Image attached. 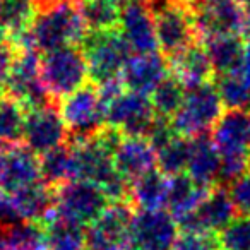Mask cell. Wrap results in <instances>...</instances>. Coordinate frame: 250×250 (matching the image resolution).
Instances as JSON below:
<instances>
[{
	"mask_svg": "<svg viewBox=\"0 0 250 250\" xmlns=\"http://www.w3.org/2000/svg\"><path fill=\"white\" fill-rule=\"evenodd\" d=\"M42 79L57 104L86 86L89 79L87 60L81 45L63 46L42 55Z\"/></svg>",
	"mask_w": 250,
	"mask_h": 250,
	"instance_id": "277c9868",
	"label": "cell"
},
{
	"mask_svg": "<svg viewBox=\"0 0 250 250\" xmlns=\"http://www.w3.org/2000/svg\"><path fill=\"white\" fill-rule=\"evenodd\" d=\"M28 110L16 98L0 96V143L18 146L24 141V125Z\"/></svg>",
	"mask_w": 250,
	"mask_h": 250,
	"instance_id": "83f0119b",
	"label": "cell"
},
{
	"mask_svg": "<svg viewBox=\"0 0 250 250\" xmlns=\"http://www.w3.org/2000/svg\"><path fill=\"white\" fill-rule=\"evenodd\" d=\"M171 250H221V245L214 233L180 231Z\"/></svg>",
	"mask_w": 250,
	"mask_h": 250,
	"instance_id": "e575fe53",
	"label": "cell"
},
{
	"mask_svg": "<svg viewBox=\"0 0 250 250\" xmlns=\"http://www.w3.org/2000/svg\"><path fill=\"white\" fill-rule=\"evenodd\" d=\"M42 180L52 187H60L70 180H77V165L74 146L69 143L40 156Z\"/></svg>",
	"mask_w": 250,
	"mask_h": 250,
	"instance_id": "d4e9b609",
	"label": "cell"
},
{
	"mask_svg": "<svg viewBox=\"0 0 250 250\" xmlns=\"http://www.w3.org/2000/svg\"><path fill=\"white\" fill-rule=\"evenodd\" d=\"M40 0H0V16L9 33V42L16 43L35 21Z\"/></svg>",
	"mask_w": 250,
	"mask_h": 250,
	"instance_id": "4316f807",
	"label": "cell"
},
{
	"mask_svg": "<svg viewBox=\"0 0 250 250\" xmlns=\"http://www.w3.org/2000/svg\"><path fill=\"white\" fill-rule=\"evenodd\" d=\"M40 180L42 168L38 154L24 144L9 146L4 168L0 173V192L4 195H12Z\"/></svg>",
	"mask_w": 250,
	"mask_h": 250,
	"instance_id": "2e32d148",
	"label": "cell"
},
{
	"mask_svg": "<svg viewBox=\"0 0 250 250\" xmlns=\"http://www.w3.org/2000/svg\"><path fill=\"white\" fill-rule=\"evenodd\" d=\"M221 173V154L209 134L190 139V158L187 175L204 187L219 185Z\"/></svg>",
	"mask_w": 250,
	"mask_h": 250,
	"instance_id": "44dd1931",
	"label": "cell"
},
{
	"mask_svg": "<svg viewBox=\"0 0 250 250\" xmlns=\"http://www.w3.org/2000/svg\"><path fill=\"white\" fill-rule=\"evenodd\" d=\"M62 118L70 134V141L94 137L106 127L104 103L98 86L93 83L74 91L59 104Z\"/></svg>",
	"mask_w": 250,
	"mask_h": 250,
	"instance_id": "8992f818",
	"label": "cell"
},
{
	"mask_svg": "<svg viewBox=\"0 0 250 250\" xmlns=\"http://www.w3.org/2000/svg\"><path fill=\"white\" fill-rule=\"evenodd\" d=\"M238 2L247 9V11H249V14H250V0H238Z\"/></svg>",
	"mask_w": 250,
	"mask_h": 250,
	"instance_id": "ee69618b",
	"label": "cell"
},
{
	"mask_svg": "<svg viewBox=\"0 0 250 250\" xmlns=\"http://www.w3.org/2000/svg\"><path fill=\"white\" fill-rule=\"evenodd\" d=\"M212 187H204L197 184L187 173H180L170 177V197H168V209L177 221L197 211V208L208 197Z\"/></svg>",
	"mask_w": 250,
	"mask_h": 250,
	"instance_id": "cb8c5ba5",
	"label": "cell"
},
{
	"mask_svg": "<svg viewBox=\"0 0 250 250\" xmlns=\"http://www.w3.org/2000/svg\"><path fill=\"white\" fill-rule=\"evenodd\" d=\"M211 65L216 76L238 72L245 55V42L243 36L236 35H223L212 36L202 42Z\"/></svg>",
	"mask_w": 250,
	"mask_h": 250,
	"instance_id": "603a6c76",
	"label": "cell"
},
{
	"mask_svg": "<svg viewBox=\"0 0 250 250\" xmlns=\"http://www.w3.org/2000/svg\"><path fill=\"white\" fill-rule=\"evenodd\" d=\"M235 208L240 216H250V168L228 185Z\"/></svg>",
	"mask_w": 250,
	"mask_h": 250,
	"instance_id": "d590c367",
	"label": "cell"
},
{
	"mask_svg": "<svg viewBox=\"0 0 250 250\" xmlns=\"http://www.w3.org/2000/svg\"><path fill=\"white\" fill-rule=\"evenodd\" d=\"M238 211L235 208L226 185H216L209 190L208 197L202 201L197 211L182 218L178 223L180 231L214 233L218 235L223 228L236 218Z\"/></svg>",
	"mask_w": 250,
	"mask_h": 250,
	"instance_id": "5bb4252c",
	"label": "cell"
},
{
	"mask_svg": "<svg viewBox=\"0 0 250 250\" xmlns=\"http://www.w3.org/2000/svg\"><path fill=\"white\" fill-rule=\"evenodd\" d=\"M86 35L87 28L81 16L79 4L65 0L40 7L29 29L14 45L46 53L63 46L81 45Z\"/></svg>",
	"mask_w": 250,
	"mask_h": 250,
	"instance_id": "6da1fadb",
	"label": "cell"
},
{
	"mask_svg": "<svg viewBox=\"0 0 250 250\" xmlns=\"http://www.w3.org/2000/svg\"><path fill=\"white\" fill-rule=\"evenodd\" d=\"M168 63H170V72L187 89L212 83V76H216L204 45H199V43L185 48L182 53L168 60Z\"/></svg>",
	"mask_w": 250,
	"mask_h": 250,
	"instance_id": "ffe728a7",
	"label": "cell"
},
{
	"mask_svg": "<svg viewBox=\"0 0 250 250\" xmlns=\"http://www.w3.org/2000/svg\"><path fill=\"white\" fill-rule=\"evenodd\" d=\"M185 94H187V87L170 72L149 96L156 117L171 120L184 104Z\"/></svg>",
	"mask_w": 250,
	"mask_h": 250,
	"instance_id": "f546056e",
	"label": "cell"
},
{
	"mask_svg": "<svg viewBox=\"0 0 250 250\" xmlns=\"http://www.w3.org/2000/svg\"><path fill=\"white\" fill-rule=\"evenodd\" d=\"M7 149L9 146L0 143V173H2V168H4V163H5V156H7Z\"/></svg>",
	"mask_w": 250,
	"mask_h": 250,
	"instance_id": "74e56055",
	"label": "cell"
},
{
	"mask_svg": "<svg viewBox=\"0 0 250 250\" xmlns=\"http://www.w3.org/2000/svg\"><path fill=\"white\" fill-rule=\"evenodd\" d=\"M0 250H5V229L0 225Z\"/></svg>",
	"mask_w": 250,
	"mask_h": 250,
	"instance_id": "ab89813d",
	"label": "cell"
},
{
	"mask_svg": "<svg viewBox=\"0 0 250 250\" xmlns=\"http://www.w3.org/2000/svg\"><path fill=\"white\" fill-rule=\"evenodd\" d=\"M168 74H170V63L163 53L154 52L132 55L122 72V84L125 89L151 96Z\"/></svg>",
	"mask_w": 250,
	"mask_h": 250,
	"instance_id": "e0dca14e",
	"label": "cell"
},
{
	"mask_svg": "<svg viewBox=\"0 0 250 250\" xmlns=\"http://www.w3.org/2000/svg\"><path fill=\"white\" fill-rule=\"evenodd\" d=\"M9 40V33H7V28H5L4 21H2V16H0V43H4Z\"/></svg>",
	"mask_w": 250,
	"mask_h": 250,
	"instance_id": "f35d334b",
	"label": "cell"
},
{
	"mask_svg": "<svg viewBox=\"0 0 250 250\" xmlns=\"http://www.w3.org/2000/svg\"><path fill=\"white\" fill-rule=\"evenodd\" d=\"M79 11L87 31H117L120 28V7L108 0H83Z\"/></svg>",
	"mask_w": 250,
	"mask_h": 250,
	"instance_id": "f1b7e54d",
	"label": "cell"
},
{
	"mask_svg": "<svg viewBox=\"0 0 250 250\" xmlns=\"http://www.w3.org/2000/svg\"><path fill=\"white\" fill-rule=\"evenodd\" d=\"M113 161L118 173L132 184L154 170L158 165V153L147 137L122 136L113 151Z\"/></svg>",
	"mask_w": 250,
	"mask_h": 250,
	"instance_id": "ac0fdd59",
	"label": "cell"
},
{
	"mask_svg": "<svg viewBox=\"0 0 250 250\" xmlns=\"http://www.w3.org/2000/svg\"><path fill=\"white\" fill-rule=\"evenodd\" d=\"M81 48L86 55L91 83L98 87L122 81V72L134 55L118 29L101 33L87 31Z\"/></svg>",
	"mask_w": 250,
	"mask_h": 250,
	"instance_id": "3957f363",
	"label": "cell"
},
{
	"mask_svg": "<svg viewBox=\"0 0 250 250\" xmlns=\"http://www.w3.org/2000/svg\"><path fill=\"white\" fill-rule=\"evenodd\" d=\"M158 153V168L168 177L187 173L188 158H190V139L178 134L177 137L161 146Z\"/></svg>",
	"mask_w": 250,
	"mask_h": 250,
	"instance_id": "d6a6232c",
	"label": "cell"
},
{
	"mask_svg": "<svg viewBox=\"0 0 250 250\" xmlns=\"http://www.w3.org/2000/svg\"><path fill=\"white\" fill-rule=\"evenodd\" d=\"M185 2H187V4L190 5L192 9H194V7H197L199 4H202V2H206V0H185Z\"/></svg>",
	"mask_w": 250,
	"mask_h": 250,
	"instance_id": "b9f144b4",
	"label": "cell"
},
{
	"mask_svg": "<svg viewBox=\"0 0 250 250\" xmlns=\"http://www.w3.org/2000/svg\"><path fill=\"white\" fill-rule=\"evenodd\" d=\"M69 141L70 134L62 118L59 104L53 103L48 106L28 111L22 144L28 146L33 153L43 156L45 153L69 143Z\"/></svg>",
	"mask_w": 250,
	"mask_h": 250,
	"instance_id": "7c38bea8",
	"label": "cell"
},
{
	"mask_svg": "<svg viewBox=\"0 0 250 250\" xmlns=\"http://www.w3.org/2000/svg\"><path fill=\"white\" fill-rule=\"evenodd\" d=\"M247 81H250V48L245 46V55H243V62H242V67L238 70Z\"/></svg>",
	"mask_w": 250,
	"mask_h": 250,
	"instance_id": "8d00e7d4",
	"label": "cell"
},
{
	"mask_svg": "<svg viewBox=\"0 0 250 250\" xmlns=\"http://www.w3.org/2000/svg\"><path fill=\"white\" fill-rule=\"evenodd\" d=\"M130 202H110L108 208L84 228V250H132Z\"/></svg>",
	"mask_w": 250,
	"mask_h": 250,
	"instance_id": "9c48e42d",
	"label": "cell"
},
{
	"mask_svg": "<svg viewBox=\"0 0 250 250\" xmlns=\"http://www.w3.org/2000/svg\"><path fill=\"white\" fill-rule=\"evenodd\" d=\"M124 40L134 55L154 53L160 50L154 22L153 2L147 0H130L120 7V28Z\"/></svg>",
	"mask_w": 250,
	"mask_h": 250,
	"instance_id": "4fadbf2b",
	"label": "cell"
},
{
	"mask_svg": "<svg viewBox=\"0 0 250 250\" xmlns=\"http://www.w3.org/2000/svg\"><path fill=\"white\" fill-rule=\"evenodd\" d=\"M16 59L12 69L7 77V91L9 96L16 98L26 110H36L53 104L45 83L42 79V57L36 50L18 46ZM57 104V103H55Z\"/></svg>",
	"mask_w": 250,
	"mask_h": 250,
	"instance_id": "ba28073f",
	"label": "cell"
},
{
	"mask_svg": "<svg viewBox=\"0 0 250 250\" xmlns=\"http://www.w3.org/2000/svg\"><path fill=\"white\" fill-rule=\"evenodd\" d=\"M108 204V195L93 182L70 180L55 187V211L81 226L91 225Z\"/></svg>",
	"mask_w": 250,
	"mask_h": 250,
	"instance_id": "30bf717a",
	"label": "cell"
},
{
	"mask_svg": "<svg viewBox=\"0 0 250 250\" xmlns=\"http://www.w3.org/2000/svg\"><path fill=\"white\" fill-rule=\"evenodd\" d=\"M104 103L106 125L124 136L146 137L156 113L151 98L125 89L122 81L98 87Z\"/></svg>",
	"mask_w": 250,
	"mask_h": 250,
	"instance_id": "7a4b0ae2",
	"label": "cell"
},
{
	"mask_svg": "<svg viewBox=\"0 0 250 250\" xmlns=\"http://www.w3.org/2000/svg\"><path fill=\"white\" fill-rule=\"evenodd\" d=\"M223 108L225 104L219 98L216 84H202L194 89H187L184 104L171 118V124L180 136L194 139L214 129V125L225 113Z\"/></svg>",
	"mask_w": 250,
	"mask_h": 250,
	"instance_id": "5b68a950",
	"label": "cell"
},
{
	"mask_svg": "<svg viewBox=\"0 0 250 250\" xmlns=\"http://www.w3.org/2000/svg\"><path fill=\"white\" fill-rule=\"evenodd\" d=\"M178 223L170 211H136L130 225L132 250H171Z\"/></svg>",
	"mask_w": 250,
	"mask_h": 250,
	"instance_id": "9a60e30c",
	"label": "cell"
},
{
	"mask_svg": "<svg viewBox=\"0 0 250 250\" xmlns=\"http://www.w3.org/2000/svg\"><path fill=\"white\" fill-rule=\"evenodd\" d=\"M154 22L158 46L168 60L197 43L194 9L185 0H167L160 9H154Z\"/></svg>",
	"mask_w": 250,
	"mask_h": 250,
	"instance_id": "52a82bcc",
	"label": "cell"
},
{
	"mask_svg": "<svg viewBox=\"0 0 250 250\" xmlns=\"http://www.w3.org/2000/svg\"><path fill=\"white\" fill-rule=\"evenodd\" d=\"M4 204H5V195L0 192V214H2V209H4Z\"/></svg>",
	"mask_w": 250,
	"mask_h": 250,
	"instance_id": "f6af8a7d",
	"label": "cell"
},
{
	"mask_svg": "<svg viewBox=\"0 0 250 250\" xmlns=\"http://www.w3.org/2000/svg\"><path fill=\"white\" fill-rule=\"evenodd\" d=\"M21 221L43 223L55 211V187L40 180L29 187L18 190L12 195H5Z\"/></svg>",
	"mask_w": 250,
	"mask_h": 250,
	"instance_id": "d6986e66",
	"label": "cell"
},
{
	"mask_svg": "<svg viewBox=\"0 0 250 250\" xmlns=\"http://www.w3.org/2000/svg\"><path fill=\"white\" fill-rule=\"evenodd\" d=\"M243 42H245L247 48H250V24H249V28H247V31L243 33Z\"/></svg>",
	"mask_w": 250,
	"mask_h": 250,
	"instance_id": "60d3db41",
	"label": "cell"
},
{
	"mask_svg": "<svg viewBox=\"0 0 250 250\" xmlns=\"http://www.w3.org/2000/svg\"><path fill=\"white\" fill-rule=\"evenodd\" d=\"M46 231V249L48 250H84V226L52 212L43 223Z\"/></svg>",
	"mask_w": 250,
	"mask_h": 250,
	"instance_id": "484cf974",
	"label": "cell"
},
{
	"mask_svg": "<svg viewBox=\"0 0 250 250\" xmlns=\"http://www.w3.org/2000/svg\"><path fill=\"white\" fill-rule=\"evenodd\" d=\"M147 2H153V0H147Z\"/></svg>",
	"mask_w": 250,
	"mask_h": 250,
	"instance_id": "7dc6e473",
	"label": "cell"
},
{
	"mask_svg": "<svg viewBox=\"0 0 250 250\" xmlns=\"http://www.w3.org/2000/svg\"><path fill=\"white\" fill-rule=\"evenodd\" d=\"M221 250H250V216H236L218 233Z\"/></svg>",
	"mask_w": 250,
	"mask_h": 250,
	"instance_id": "836d02e7",
	"label": "cell"
},
{
	"mask_svg": "<svg viewBox=\"0 0 250 250\" xmlns=\"http://www.w3.org/2000/svg\"><path fill=\"white\" fill-rule=\"evenodd\" d=\"M170 177L161 170H151L130 184V204L136 211H161L168 208Z\"/></svg>",
	"mask_w": 250,
	"mask_h": 250,
	"instance_id": "7402d4cb",
	"label": "cell"
},
{
	"mask_svg": "<svg viewBox=\"0 0 250 250\" xmlns=\"http://www.w3.org/2000/svg\"><path fill=\"white\" fill-rule=\"evenodd\" d=\"M199 40L212 36H242L250 24V14L238 0H206L194 7Z\"/></svg>",
	"mask_w": 250,
	"mask_h": 250,
	"instance_id": "8fae6325",
	"label": "cell"
},
{
	"mask_svg": "<svg viewBox=\"0 0 250 250\" xmlns=\"http://www.w3.org/2000/svg\"><path fill=\"white\" fill-rule=\"evenodd\" d=\"M5 87H7V83H5L4 79H0V96H2V93L5 91Z\"/></svg>",
	"mask_w": 250,
	"mask_h": 250,
	"instance_id": "bcb514c9",
	"label": "cell"
},
{
	"mask_svg": "<svg viewBox=\"0 0 250 250\" xmlns=\"http://www.w3.org/2000/svg\"><path fill=\"white\" fill-rule=\"evenodd\" d=\"M5 229V250H48L45 226L33 221H18Z\"/></svg>",
	"mask_w": 250,
	"mask_h": 250,
	"instance_id": "4dcf8cb0",
	"label": "cell"
},
{
	"mask_svg": "<svg viewBox=\"0 0 250 250\" xmlns=\"http://www.w3.org/2000/svg\"><path fill=\"white\" fill-rule=\"evenodd\" d=\"M214 84L226 110L250 111V81H247L242 74L216 76Z\"/></svg>",
	"mask_w": 250,
	"mask_h": 250,
	"instance_id": "1f68e13d",
	"label": "cell"
},
{
	"mask_svg": "<svg viewBox=\"0 0 250 250\" xmlns=\"http://www.w3.org/2000/svg\"><path fill=\"white\" fill-rule=\"evenodd\" d=\"M108 2H111V4L118 5V7H122V5H125L127 2H130V0H108Z\"/></svg>",
	"mask_w": 250,
	"mask_h": 250,
	"instance_id": "7bdbcfd3",
	"label": "cell"
}]
</instances>
